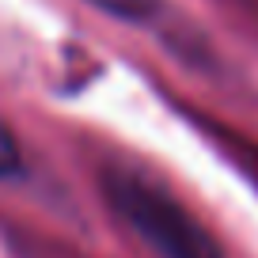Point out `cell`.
<instances>
[{
	"label": "cell",
	"mask_w": 258,
	"mask_h": 258,
	"mask_svg": "<svg viewBox=\"0 0 258 258\" xmlns=\"http://www.w3.org/2000/svg\"><path fill=\"white\" fill-rule=\"evenodd\" d=\"M110 205L160 258H224L220 243L205 232L178 198L141 171L110 167L103 175Z\"/></svg>",
	"instance_id": "obj_1"
},
{
	"label": "cell",
	"mask_w": 258,
	"mask_h": 258,
	"mask_svg": "<svg viewBox=\"0 0 258 258\" xmlns=\"http://www.w3.org/2000/svg\"><path fill=\"white\" fill-rule=\"evenodd\" d=\"M19 171V148H16V137L0 125V178L4 175H16Z\"/></svg>",
	"instance_id": "obj_2"
},
{
	"label": "cell",
	"mask_w": 258,
	"mask_h": 258,
	"mask_svg": "<svg viewBox=\"0 0 258 258\" xmlns=\"http://www.w3.org/2000/svg\"><path fill=\"white\" fill-rule=\"evenodd\" d=\"M95 4H103L106 12H114V16H125V19L148 16V0H95Z\"/></svg>",
	"instance_id": "obj_3"
}]
</instances>
